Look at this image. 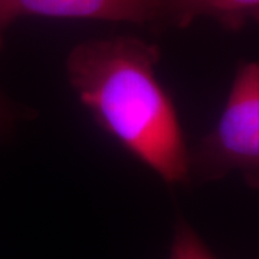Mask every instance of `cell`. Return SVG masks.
I'll list each match as a JSON object with an SVG mask.
<instances>
[{
  "mask_svg": "<svg viewBox=\"0 0 259 259\" xmlns=\"http://www.w3.org/2000/svg\"><path fill=\"white\" fill-rule=\"evenodd\" d=\"M161 51L130 35L85 40L66 76L97 125L170 186L189 183V148L171 97L157 78Z\"/></svg>",
  "mask_w": 259,
  "mask_h": 259,
  "instance_id": "1",
  "label": "cell"
},
{
  "mask_svg": "<svg viewBox=\"0 0 259 259\" xmlns=\"http://www.w3.org/2000/svg\"><path fill=\"white\" fill-rule=\"evenodd\" d=\"M238 173L259 190V62L238 66L216 125L189 150V182Z\"/></svg>",
  "mask_w": 259,
  "mask_h": 259,
  "instance_id": "2",
  "label": "cell"
},
{
  "mask_svg": "<svg viewBox=\"0 0 259 259\" xmlns=\"http://www.w3.org/2000/svg\"><path fill=\"white\" fill-rule=\"evenodd\" d=\"M23 18L104 20L177 29L176 0H0V49L6 30Z\"/></svg>",
  "mask_w": 259,
  "mask_h": 259,
  "instance_id": "3",
  "label": "cell"
},
{
  "mask_svg": "<svg viewBox=\"0 0 259 259\" xmlns=\"http://www.w3.org/2000/svg\"><path fill=\"white\" fill-rule=\"evenodd\" d=\"M177 29L210 19L229 30L259 23V0H176Z\"/></svg>",
  "mask_w": 259,
  "mask_h": 259,
  "instance_id": "4",
  "label": "cell"
},
{
  "mask_svg": "<svg viewBox=\"0 0 259 259\" xmlns=\"http://www.w3.org/2000/svg\"><path fill=\"white\" fill-rule=\"evenodd\" d=\"M168 259H218L186 219H177Z\"/></svg>",
  "mask_w": 259,
  "mask_h": 259,
  "instance_id": "5",
  "label": "cell"
},
{
  "mask_svg": "<svg viewBox=\"0 0 259 259\" xmlns=\"http://www.w3.org/2000/svg\"><path fill=\"white\" fill-rule=\"evenodd\" d=\"M22 118V111L0 91V139L13 133Z\"/></svg>",
  "mask_w": 259,
  "mask_h": 259,
  "instance_id": "6",
  "label": "cell"
}]
</instances>
